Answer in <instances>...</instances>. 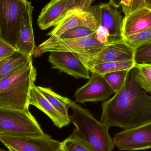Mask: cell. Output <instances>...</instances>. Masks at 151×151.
Listing matches in <instances>:
<instances>
[{"label":"cell","mask_w":151,"mask_h":151,"mask_svg":"<svg viewBox=\"0 0 151 151\" xmlns=\"http://www.w3.org/2000/svg\"><path fill=\"white\" fill-rule=\"evenodd\" d=\"M70 106L73 114L69 119L75 127L70 136L90 151H112L115 145L108 132L110 127L76 102L70 100Z\"/></svg>","instance_id":"6da1fadb"},{"label":"cell","mask_w":151,"mask_h":151,"mask_svg":"<svg viewBox=\"0 0 151 151\" xmlns=\"http://www.w3.org/2000/svg\"><path fill=\"white\" fill-rule=\"evenodd\" d=\"M145 91L137 82L134 68H133L129 71L121 88L111 99L102 104L100 122L110 127L125 129L132 127L133 106Z\"/></svg>","instance_id":"7a4b0ae2"},{"label":"cell","mask_w":151,"mask_h":151,"mask_svg":"<svg viewBox=\"0 0 151 151\" xmlns=\"http://www.w3.org/2000/svg\"><path fill=\"white\" fill-rule=\"evenodd\" d=\"M37 73L32 60L0 80V107L29 110V97Z\"/></svg>","instance_id":"3957f363"},{"label":"cell","mask_w":151,"mask_h":151,"mask_svg":"<svg viewBox=\"0 0 151 151\" xmlns=\"http://www.w3.org/2000/svg\"><path fill=\"white\" fill-rule=\"evenodd\" d=\"M107 30L100 26L96 32L87 37L62 40L50 37L35 50L33 56L37 58L47 52L64 51L89 56L99 52L110 43Z\"/></svg>","instance_id":"277c9868"},{"label":"cell","mask_w":151,"mask_h":151,"mask_svg":"<svg viewBox=\"0 0 151 151\" xmlns=\"http://www.w3.org/2000/svg\"><path fill=\"white\" fill-rule=\"evenodd\" d=\"M44 134L29 110L22 111L0 107V136L25 137Z\"/></svg>","instance_id":"5b68a950"},{"label":"cell","mask_w":151,"mask_h":151,"mask_svg":"<svg viewBox=\"0 0 151 151\" xmlns=\"http://www.w3.org/2000/svg\"><path fill=\"white\" fill-rule=\"evenodd\" d=\"M76 1V4L70 9L65 17L47 35L59 38L70 29L84 27L96 31L100 26L97 7L82 1Z\"/></svg>","instance_id":"8992f818"},{"label":"cell","mask_w":151,"mask_h":151,"mask_svg":"<svg viewBox=\"0 0 151 151\" xmlns=\"http://www.w3.org/2000/svg\"><path fill=\"white\" fill-rule=\"evenodd\" d=\"M28 2L27 0H0V37L15 48L22 15Z\"/></svg>","instance_id":"52a82bcc"},{"label":"cell","mask_w":151,"mask_h":151,"mask_svg":"<svg viewBox=\"0 0 151 151\" xmlns=\"http://www.w3.org/2000/svg\"><path fill=\"white\" fill-rule=\"evenodd\" d=\"M135 52L132 47L122 40L109 43L93 55L75 54L89 70L96 65L108 62L134 61Z\"/></svg>","instance_id":"ba28073f"},{"label":"cell","mask_w":151,"mask_h":151,"mask_svg":"<svg viewBox=\"0 0 151 151\" xmlns=\"http://www.w3.org/2000/svg\"><path fill=\"white\" fill-rule=\"evenodd\" d=\"M113 140L119 150L151 149V122L127 129L116 134Z\"/></svg>","instance_id":"9c48e42d"},{"label":"cell","mask_w":151,"mask_h":151,"mask_svg":"<svg viewBox=\"0 0 151 151\" xmlns=\"http://www.w3.org/2000/svg\"><path fill=\"white\" fill-rule=\"evenodd\" d=\"M0 141L8 149L17 151H58L62 145V142L45 134L25 137L0 136Z\"/></svg>","instance_id":"30bf717a"},{"label":"cell","mask_w":151,"mask_h":151,"mask_svg":"<svg viewBox=\"0 0 151 151\" xmlns=\"http://www.w3.org/2000/svg\"><path fill=\"white\" fill-rule=\"evenodd\" d=\"M114 93L104 76L91 73L88 81L76 91V101L81 104L103 101Z\"/></svg>","instance_id":"8fae6325"},{"label":"cell","mask_w":151,"mask_h":151,"mask_svg":"<svg viewBox=\"0 0 151 151\" xmlns=\"http://www.w3.org/2000/svg\"><path fill=\"white\" fill-rule=\"evenodd\" d=\"M48 61L52 68L76 78L89 79V70L74 53L64 51L50 52Z\"/></svg>","instance_id":"7c38bea8"},{"label":"cell","mask_w":151,"mask_h":151,"mask_svg":"<svg viewBox=\"0 0 151 151\" xmlns=\"http://www.w3.org/2000/svg\"><path fill=\"white\" fill-rule=\"evenodd\" d=\"M97 7L100 26L108 32L109 42L112 43L123 40L122 31L124 18L118 8L109 2L101 4Z\"/></svg>","instance_id":"4fadbf2b"},{"label":"cell","mask_w":151,"mask_h":151,"mask_svg":"<svg viewBox=\"0 0 151 151\" xmlns=\"http://www.w3.org/2000/svg\"><path fill=\"white\" fill-rule=\"evenodd\" d=\"M76 3V0H51L43 7L38 17L37 24L40 29L45 30L57 25Z\"/></svg>","instance_id":"5bb4252c"},{"label":"cell","mask_w":151,"mask_h":151,"mask_svg":"<svg viewBox=\"0 0 151 151\" xmlns=\"http://www.w3.org/2000/svg\"><path fill=\"white\" fill-rule=\"evenodd\" d=\"M33 9L31 2L28 1L26 9L22 15L16 47L17 50L31 56H33L36 48L32 27V14Z\"/></svg>","instance_id":"9a60e30c"},{"label":"cell","mask_w":151,"mask_h":151,"mask_svg":"<svg viewBox=\"0 0 151 151\" xmlns=\"http://www.w3.org/2000/svg\"><path fill=\"white\" fill-rule=\"evenodd\" d=\"M151 27V9L144 7L131 12L123 18V39Z\"/></svg>","instance_id":"2e32d148"},{"label":"cell","mask_w":151,"mask_h":151,"mask_svg":"<svg viewBox=\"0 0 151 151\" xmlns=\"http://www.w3.org/2000/svg\"><path fill=\"white\" fill-rule=\"evenodd\" d=\"M29 104L30 105L34 106L47 115L53 122L54 125L59 128L68 126L70 122L53 106L40 92L35 84L31 89Z\"/></svg>","instance_id":"e0dca14e"},{"label":"cell","mask_w":151,"mask_h":151,"mask_svg":"<svg viewBox=\"0 0 151 151\" xmlns=\"http://www.w3.org/2000/svg\"><path fill=\"white\" fill-rule=\"evenodd\" d=\"M147 91L140 96L132 110V127L151 122V96Z\"/></svg>","instance_id":"ac0fdd59"},{"label":"cell","mask_w":151,"mask_h":151,"mask_svg":"<svg viewBox=\"0 0 151 151\" xmlns=\"http://www.w3.org/2000/svg\"><path fill=\"white\" fill-rule=\"evenodd\" d=\"M32 59V56L16 50L0 61V80L12 73Z\"/></svg>","instance_id":"d6986e66"},{"label":"cell","mask_w":151,"mask_h":151,"mask_svg":"<svg viewBox=\"0 0 151 151\" xmlns=\"http://www.w3.org/2000/svg\"><path fill=\"white\" fill-rule=\"evenodd\" d=\"M40 92L50 102L54 107L66 119L70 121L68 110L70 108V99L58 95L50 88L38 86Z\"/></svg>","instance_id":"ffe728a7"},{"label":"cell","mask_w":151,"mask_h":151,"mask_svg":"<svg viewBox=\"0 0 151 151\" xmlns=\"http://www.w3.org/2000/svg\"><path fill=\"white\" fill-rule=\"evenodd\" d=\"M135 65L134 61L108 62L96 65L88 70L91 73L104 75L114 72L130 70L134 68Z\"/></svg>","instance_id":"44dd1931"},{"label":"cell","mask_w":151,"mask_h":151,"mask_svg":"<svg viewBox=\"0 0 151 151\" xmlns=\"http://www.w3.org/2000/svg\"><path fill=\"white\" fill-rule=\"evenodd\" d=\"M134 75L139 86L151 94V64L136 63Z\"/></svg>","instance_id":"7402d4cb"},{"label":"cell","mask_w":151,"mask_h":151,"mask_svg":"<svg viewBox=\"0 0 151 151\" xmlns=\"http://www.w3.org/2000/svg\"><path fill=\"white\" fill-rule=\"evenodd\" d=\"M123 40L135 50L151 43V27L129 35Z\"/></svg>","instance_id":"603a6c76"},{"label":"cell","mask_w":151,"mask_h":151,"mask_svg":"<svg viewBox=\"0 0 151 151\" xmlns=\"http://www.w3.org/2000/svg\"><path fill=\"white\" fill-rule=\"evenodd\" d=\"M130 70L119 71L103 75L114 93L119 91L124 84L129 71Z\"/></svg>","instance_id":"cb8c5ba5"},{"label":"cell","mask_w":151,"mask_h":151,"mask_svg":"<svg viewBox=\"0 0 151 151\" xmlns=\"http://www.w3.org/2000/svg\"><path fill=\"white\" fill-rule=\"evenodd\" d=\"M90 28L84 27H79L70 29L64 33L59 38L62 40L78 39L92 35L96 32Z\"/></svg>","instance_id":"d4e9b609"},{"label":"cell","mask_w":151,"mask_h":151,"mask_svg":"<svg viewBox=\"0 0 151 151\" xmlns=\"http://www.w3.org/2000/svg\"><path fill=\"white\" fill-rule=\"evenodd\" d=\"M134 61L136 64H151V43L136 50Z\"/></svg>","instance_id":"484cf974"},{"label":"cell","mask_w":151,"mask_h":151,"mask_svg":"<svg viewBox=\"0 0 151 151\" xmlns=\"http://www.w3.org/2000/svg\"><path fill=\"white\" fill-rule=\"evenodd\" d=\"M62 145L66 151H90L70 136L62 142Z\"/></svg>","instance_id":"4316f807"},{"label":"cell","mask_w":151,"mask_h":151,"mask_svg":"<svg viewBox=\"0 0 151 151\" xmlns=\"http://www.w3.org/2000/svg\"><path fill=\"white\" fill-rule=\"evenodd\" d=\"M17 50L0 37V61L10 55Z\"/></svg>","instance_id":"83f0119b"},{"label":"cell","mask_w":151,"mask_h":151,"mask_svg":"<svg viewBox=\"0 0 151 151\" xmlns=\"http://www.w3.org/2000/svg\"><path fill=\"white\" fill-rule=\"evenodd\" d=\"M145 0H132L129 10L128 15L136 10L145 7Z\"/></svg>","instance_id":"f1b7e54d"},{"label":"cell","mask_w":151,"mask_h":151,"mask_svg":"<svg viewBox=\"0 0 151 151\" xmlns=\"http://www.w3.org/2000/svg\"><path fill=\"white\" fill-rule=\"evenodd\" d=\"M132 1V0H122L121 6L125 16H127L128 14L129 10Z\"/></svg>","instance_id":"f546056e"},{"label":"cell","mask_w":151,"mask_h":151,"mask_svg":"<svg viewBox=\"0 0 151 151\" xmlns=\"http://www.w3.org/2000/svg\"><path fill=\"white\" fill-rule=\"evenodd\" d=\"M122 0H109V3L117 8L121 6Z\"/></svg>","instance_id":"4dcf8cb0"},{"label":"cell","mask_w":151,"mask_h":151,"mask_svg":"<svg viewBox=\"0 0 151 151\" xmlns=\"http://www.w3.org/2000/svg\"><path fill=\"white\" fill-rule=\"evenodd\" d=\"M145 7L151 9V0H145Z\"/></svg>","instance_id":"1f68e13d"},{"label":"cell","mask_w":151,"mask_h":151,"mask_svg":"<svg viewBox=\"0 0 151 151\" xmlns=\"http://www.w3.org/2000/svg\"><path fill=\"white\" fill-rule=\"evenodd\" d=\"M58 151H65V150L64 148V147H63V145H61V148H60V149H59V150Z\"/></svg>","instance_id":"d6a6232c"},{"label":"cell","mask_w":151,"mask_h":151,"mask_svg":"<svg viewBox=\"0 0 151 151\" xmlns=\"http://www.w3.org/2000/svg\"><path fill=\"white\" fill-rule=\"evenodd\" d=\"M9 151H17L15 150H14V149H11V148H9Z\"/></svg>","instance_id":"836d02e7"},{"label":"cell","mask_w":151,"mask_h":151,"mask_svg":"<svg viewBox=\"0 0 151 151\" xmlns=\"http://www.w3.org/2000/svg\"><path fill=\"white\" fill-rule=\"evenodd\" d=\"M0 151H8L5 150H3V149H1V148H0Z\"/></svg>","instance_id":"e575fe53"},{"label":"cell","mask_w":151,"mask_h":151,"mask_svg":"<svg viewBox=\"0 0 151 151\" xmlns=\"http://www.w3.org/2000/svg\"><path fill=\"white\" fill-rule=\"evenodd\" d=\"M90 1L91 2V3H92V2L94 1H96V0H90Z\"/></svg>","instance_id":"d590c367"}]
</instances>
